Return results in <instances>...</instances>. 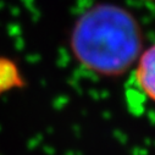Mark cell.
I'll use <instances>...</instances> for the list:
<instances>
[{"mask_svg":"<svg viewBox=\"0 0 155 155\" xmlns=\"http://www.w3.org/2000/svg\"><path fill=\"white\" fill-rule=\"evenodd\" d=\"M70 48L76 60L91 72L117 77L138 61L143 33L130 10L100 3L77 18L70 35Z\"/></svg>","mask_w":155,"mask_h":155,"instance_id":"cell-1","label":"cell"},{"mask_svg":"<svg viewBox=\"0 0 155 155\" xmlns=\"http://www.w3.org/2000/svg\"><path fill=\"white\" fill-rule=\"evenodd\" d=\"M136 80L142 92L155 101V44L142 51L137 61Z\"/></svg>","mask_w":155,"mask_h":155,"instance_id":"cell-2","label":"cell"},{"mask_svg":"<svg viewBox=\"0 0 155 155\" xmlns=\"http://www.w3.org/2000/svg\"><path fill=\"white\" fill-rule=\"evenodd\" d=\"M25 86L23 77L15 61L9 58H0V94H4Z\"/></svg>","mask_w":155,"mask_h":155,"instance_id":"cell-3","label":"cell"}]
</instances>
